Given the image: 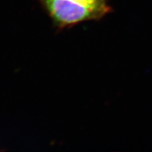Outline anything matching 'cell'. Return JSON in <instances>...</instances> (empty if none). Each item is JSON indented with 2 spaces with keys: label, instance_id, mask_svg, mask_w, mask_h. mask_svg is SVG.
Masks as SVG:
<instances>
[{
  "label": "cell",
  "instance_id": "1",
  "mask_svg": "<svg viewBox=\"0 0 152 152\" xmlns=\"http://www.w3.org/2000/svg\"><path fill=\"white\" fill-rule=\"evenodd\" d=\"M56 28L64 30L102 19L112 9L109 0H37Z\"/></svg>",
  "mask_w": 152,
  "mask_h": 152
}]
</instances>
